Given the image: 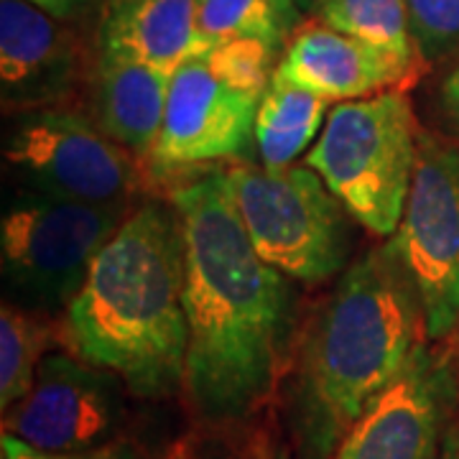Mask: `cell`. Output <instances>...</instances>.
I'll return each mask as SVG.
<instances>
[{
	"mask_svg": "<svg viewBox=\"0 0 459 459\" xmlns=\"http://www.w3.org/2000/svg\"><path fill=\"white\" fill-rule=\"evenodd\" d=\"M442 459H459V437H452V439L446 442V449H444Z\"/></svg>",
	"mask_w": 459,
	"mask_h": 459,
	"instance_id": "cell-25",
	"label": "cell"
},
{
	"mask_svg": "<svg viewBox=\"0 0 459 459\" xmlns=\"http://www.w3.org/2000/svg\"><path fill=\"white\" fill-rule=\"evenodd\" d=\"M442 108L449 123L459 131V65L452 69V74L442 84Z\"/></svg>",
	"mask_w": 459,
	"mask_h": 459,
	"instance_id": "cell-23",
	"label": "cell"
},
{
	"mask_svg": "<svg viewBox=\"0 0 459 459\" xmlns=\"http://www.w3.org/2000/svg\"><path fill=\"white\" fill-rule=\"evenodd\" d=\"M449 398V368L421 342L401 376L350 427L332 459H437Z\"/></svg>",
	"mask_w": 459,
	"mask_h": 459,
	"instance_id": "cell-11",
	"label": "cell"
},
{
	"mask_svg": "<svg viewBox=\"0 0 459 459\" xmlns=\"http://www.w3.org/2000/svg\"><path fill=\"white\" fill-rule=\"evenodd\" d=\"M419 296L427 340L459 325V146L419 131L406 210L388 238Z\"/></svg>",
	"mask_w": 459,
	"mask_h": 459,
	"instance_id": "cell-7",
	"label": "cell"
},
{
	"mask_svg": "<svg viewBox=\"0 0 459 459\" xmlns=\"http://www.w3.org/2000/svg\"><path fill=\"white\" fill-rule=\"evenodd\" d=\"M419 131L406 90L340 102L304 164L325 179L355 222L391 238L406 210Z\"/></svg>",
	"mask_w": 459,
	"mask_h": 459,
	"instance_id": "cell-4",
	"label": "cell"
},
{
	"mask_svg": "<svg viewBox=\"0 0 459 459\" xmlns=\"http://www.w3.org/2000/svg\"><path fill=\"white\" fill-rule=\"evenodd\" d=\"M33 5H39L41 11H47L49 16L59 18V21H69L77 13H82L87 0H29Z\"/></svg>",
	"mask_w": 459,
	"mask_h": 459,
	"instance_id": "cell-24",
	"label": "cell"
},
{
	"mask_svg": "<svg viewBox=\"0 0 459 459\" xmlns=\"http://www.w3.org/2000/svg\"><path fill=\"white\" fill-rule=\"evenodd\" d=\"M299 26L296 0H199V29L212 44L258 39L283 54Z\"/></svg>",
	"mask_w": 459,
	"mask_h": 459,
	"instance_id": "cell-18",
	"label": "cell"
},
{
	"mask_svg": "<svg viewBox=\"0 0 459 459\" xmlns=\"http://www.w3.org/2000/svg\"><path fill=\"white\" fill-rule=\"evenodd\" d=\"M427 337L424 312L388 240L352 261L304 332L289 391L299 459H332L344 434Z\"/></svg>",
	"mask_w": 459,
	"mask_h": 459,
	"instance_id": "cell-2",
	"label": "cell"
},
{
	"mask_svg": "<svg viewBox=\"0 0 459 459\" xmlns=\"http://www.w3.org/2000/svg\"><path fill=\"white\" fill-rule=\"evenodd\" d=\"M120 377L82 358L49 352L33 388L3 411V431L41 452H87L117 442L126 421Z\"/></svg>",
	"mask_w": 459,
	"mask_h": 459,
	"instance_id": "cell-9",
	"label": "cell"
},
{
	"mask_svg": "<svg viewBox=\"0 0 459 459\" xmlns=\"http://www.w3.org/2000/svg\"><path fill=\"white\" fill-rule=\"evenodd\" d=\"M54 329L44 314L3 301L0 309V406L8 411L33 388L41 360L49 355Z\"/></svg>",
	"mask_w": 459,
	"mask_h": 459,
	"instance_id": "cell-19",
	"label": "cell"
},
{
	"mask_svg": "<svg viewBox=\"0 0 459 459\" xmlns=\"http://www.w3.org/2000/svg\"><path fill=\"white\" fill-rule=\"evenodd\" d=\"M279 54L273 47L263 44L258 39H230L220 41L204 54V62L220 80L232 87L258 95L268 90V84L276 74Z\"/></svg>",
	"mask_w": 459,
	"mask_h": 459,
	"instance_id": "cell-20",
	"label": "cell"
},
{
	"mask_svg": "<svg viewBox=\"0 0 459 459\" xmlns=\"http://www.w3.org/2000/svg\"><path fill=\"white\" fill-rule=\"evenodd\" d=\"M296 3L301 11H314V5H316V0H296Z\"/></svg>",
	"mask_w": 459,
	"mask_h": 459,
	"instance_id": "cell-27",
	"label": "cell"
},
{
	"mask_svg": "<svg viewBox=\"0 0 459 459\" xmlns=\"http://www.w3.org/2000/svg\"><path fill=\"white\" fill-rule=\"evenodd\" d=\"M314 16L334 31L385 51L413 74L424 62L411 33L409 0H316Z\"/></svg>",
	"mask_w": 459,
	"mask_h": 459,
	"instance_id": "cell-17",
	"label": "cell"
},
{
	"mask_svg": "<svg viewBox=\"0 0 459 459\" xmlns=\"http://www.w3.org/2000/svg\"><path fill=\"white\" fill-rule=\"evenodd\" d=\"M0 459H148L135 444L113 442L100 449H87V452H41L31 444L21 442L13 434L3 431L0 442Z\"/></svg>",
	"mask_w": 459,
	"mask_h": 459,
	"instance_id": "cell-22",
	"label": "cell"
},
{
	"mask_svg": "<svg viewBox=\"0 0 459 459\" xmlns=\"http://www.w3.org/2000/svg\"><path fill=\"white\" fill-rule=\"evenodd\" d=\"M82 72V44L65 21L29 0H0V98L5 113L65 105Z\"/></svg>",
	"mask_w": 459,
	"mask_h": 459,
	"instance_id": "cell-12",
	"label": "cell"
},
{
	"mask_svg": "<svg viewBox=\"0 0 459 459\" xmlns=\"http://www.w3.org/2000/svg\"><path fill=\"white\" fill-rule=\"evenodd\" d=\"M126 212L23 189L0 220L5 301L36 314L66 309Z\"/></svg>",
	"mask_w": 459,
	"mask_h": 459,
	"instance_id": "cell-5",
	"label": "cell"
},
{
	"mask_svg": "<svg viewBox=\"0 0 459 459\" xmlns=\"http://www.w3.org/2000/svg\"><path fill=\"white\" fill-rule=\"evenodd\" d=\"M276 77L327 100L329 105H340L388 90H403L413 72L385 51L314 21L296 29L281 54Z\"/></svg>",
	"mask_w": 459,
	"mask_h": 459,
	"instance_id": "cell-13",
	"label": "cell"
},
{
	"mask_svg": "<svg viewBox=\"0 0 459 459\" xmlns=\"http://www.w3.org/2000/svg\"><path fill=\"white\" fill-rule=\"evenodd\" d=\"M261 459H291L283 449H273V452H265Z\"/></svg>",
	"mask_w": 459,
	"mask_h": 459,
	"instance_id": "cell-26",
	"label": "cell"
},
{
	"mask_svg": "<svg viewBox=\"0 0 459 459\" xmlns=\"http://www.w3.org/2000/svg\"><path fill=\"white\" fill-rule=\"evenodd\" d=\"M258 95L220 80L204 56L189 59L171 74L164 128L151 166L181 171L238 159L253 143Z\"/></svg>",
	"mask_w": 459,
	"mask_h": 459,
	"instance_id": "cell-10",
	"label": "cell"
},
{
	"mask_svg": "<svg viewBox=\"0 0 459 459\" xmlns=\"http://www.w3.org/2000/svg\"><path fill=\"white\" fill-rule=\"evenodd\" d=\"M171 72L98 49L95 115L98 126L135 159L151 161L164 128Z\"/></svg>",
	"mask_w": 459,
	"mask_h": 459,
	"instance_id": "cell-15",
	"label": "cell"
},
{
	"mask_svg": "<svg viewBox=\"0 0 459 459\" xmlns=\"http://www.w3.org/2000/svg\"><path fill=\"white\" fill-rule=\"evenodd\" d=\"M250 243L283 276L316 286L342 273L350 258V212L312 166L225 171Z\"/></svg>",
	"mask_w": 459,
	"mask_h": 459,
	"instance_id": "cell-6",
	"label": "cell"
},
{
	"mask_svg": "<svg viewBox=\"0 0 459 459\" xmlns=\"http://www.w3.org/2000/svg\"><path fill=\"white\" fill-rule=\"evenodd\" d=\"M214 44L199 29V0H108L98 49L177 72Z\"/></svg>",
	"mask_w": 459,
	"mask_h": 459,
	"instance_id": "cell-14",
	"label": "cell"
},
{
	"mask_svg": "<svg viewBox=\"0 0 459 459\" xmlns=\"http://www.w3.org/2000/svg\"><path fill=\"white\" fill-rule=\"evenodd\" d=\"M184 230V391L204 421L247 416L271 394L289 316V276L247 238L225 171L171 195Z\"/></svg>",
	"mask_w": 459,
	"mask_h": 459,
	"instance_id": "cell-1",
	"label": "cell"
},
{
	"mask_svg": "<svg viewBox=\"0 0 459 459\" xmlns=\"http://www.w3.org/2000/svg\"><path fill=\"white\" fill-rule=\"evenodd\" d=\"M3 159L26 189L90 204L128 207L141 181L131 151L65 105L16 113Z\"/></svg>",
	"mask_w": 459,
	"mask_h": 459,
	"instance_id": "cell-8",
	"label": "cell"
},
{
	"mask_svg": "<svg viewBox=\"0 0 459 459\" xmlns=\"http://www.w3.org/2000/svg\"><path fill=\"white\" fill-rule=\"evenodd\" d=\"M409 16L424 62H437L459 47V0H409Z\"/></svg>",
	"mask_w": 459,
	"mask_h": 459,
	"instance_id": "cell-21",
	"label": "cell"
},
{
	"mask_svg": "<svg viewBox=\"0 0 459 459\" xmlns=\"http://www.w3.org/2000/svg\"><path fill=\"white\" fill-rule=\"evenodd\" d=\"M327 108V100L316 98L273 74L258 102L253 131V143L258 148L261 166L289 169L294 164L325 128Z\"/></svg>",
	"mask_w": 459,
	"mask_h": 459,
	"instance_id": "cell-16",
	"label": "cell"
},
{
	"mask_svg": "<svg viewBox=\"0 0 459 459\" xmlns=\"http://www.w3.org/2000/svg\"><path fill=\"white\" fill-rule=\"evenodd\" d=\"M74 355L120 377L141 398L184 388V230L174 204L135 207L100 250L65 314Z\"/></svg>",
	"mask_w": 459,
	"mask_h": 459,
	"instance_id": "cell-3",
	"label": "cell"
}]
</instances>
